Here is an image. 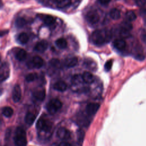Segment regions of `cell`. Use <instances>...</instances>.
Masks as SVG:
<instances>
[{
	"label": "cell",
	"instance_id": "52a82bcc",
	"mask_svg": "<svg viewBox=\"0 0 146 146\" xmlns=\"http://www.w3.org/2000/svg\"><path fill=\"white\" fill-rule=\"evenodd\" d=\"M43 65V59L39 56H35L33 58L31 61L28 63L29 66L31 67H34L36 68H40Z\"/></svg>",
	"mask_w": 146,
	"mask_h": 146
},
{
	"label": "cell",
	"instance_id": "8992f818",
	"mask_svg": "<svg viewBox=\"0 0 146 146\" xmlns=\"http://www.w3.org/2000/svg\"><path fill=\"white\" fill-rule=\"evenodd\" d=\"M86 20L90 23H96L99 21V15L96 10L89 11L86 15Z\"/></svg>",
	"mask_w": 146,
	"mask_h": 146
},
{
	"label": "cell",
	"instance_id": "30bf717a",
	"mask_svg": "<svg viewBox=\"0 0 146 146\" xmlns=\"http://www.w3.org/2000/svg\"><path fill=\"white\" fill-rule=\"evenodd\" d=\"M56 135L59 138L63 140H67L71 136L70 131L64 127L59 128L56 132Z\"/></svg>",
	"mask_w": 146,
	"mask_h": 146
},
{
	"label": "cell",
	"instance_id": "60d3db41",
	"mask_svg": "<svg viewBox=\"0 0 146 146\" xmlns=\"http://www.w3.org/2000/svg\"><path fill=\"white\" fill-rule=\"evenodd\" d=\"M3 6V3H2V1L1 0H0V8L2 7Z\"/></svg>",
	"mask_w": 146,
	"mask_h": 146
},
{
	"label": "cell",
	"instance_id": "3957f363",
	"mask_svg": "<svg viewBox=\"0 0 146 146\" xmlns=\"http://www.w3.org/2000/svg\"><path fill=\"white\" fill-rule=\"evenodd\" d=\"M36 127L38 129L44 132H49L52 127V123L48 120L41 117L38 120Z\"/></svg>",
	"mask_w": 146,
	"mask_h": 146
},
{
	"label": "cell",
	"instance_id": "44dd1931",
	"mask_svg": "<svg viewBox=\"0 0 146 146\" xmlns=\"http://www.w3.org/2000/svg\"><path fill=\"white\" fill-rule=\"evenodd\" d=\"M71 0H56V5L59 8H64L70 5Z\"/></svg>",
	"mask_w": 146,
	"mask_h": 146
},
{
	"label": "cell",
	"instance_id": "4dcf8cb0",
	"mask_svg": "<svg viewBox=\"0 0 146 146\" xmlns=\"http://www.w3.org/2000/svg\"><path fill=\"white\" fill-rule=\"evenodd\" d=\"M38 78V75L36 73H30L26 76V80L28 82H31L35 80Z\"/></svg>",
	"mask_w": 146,
	"mask_h": 146
},
{
	"label": "cell",
	"instance_id": "d590c367",
	"mask_svg": "<svg viewBox=\"0 0 146 146\" xmlns=\"http://www.w3.org/2000/svg\"><path fill=\"white\" fill-rule=\"evenodd\" d=\"M140 38L142 41L146 44V31H143L140 34Z\"/></svg>",
	"mask_w": 146,
	"mask_h": 146
},
{
	"label": "cell",
	"instance_id": "f546056e",
	"mask_svg": "<svg viewBox=\"0 0 146 146\" xmlns=\"http://www.w3.org/2000/svg\"><path fill=\"white\" fill-rule=\"evenodd\" d=\"M85 133L82 129H79L77 131V138L78 140L80 143H82L84 138Z\"/></svg>",
	"mask_w": 146,
	"mask_h": 146
},
{
	"label": "cell",
	"instance_id": "5b68a950",
	"mask_svg": "<svg viewBox=\"0 0 146 146\" xmlns=\"http://www.w3.org/2000/svg\"><path fill=\"white\" fill-rule=\"evenodd\" d=\"M10 75V68L7 63H3L0 66V82L6 80Z\"/></svg>",
	"mask_w": 146,
	"mask_h": 146
},
{
	"label": "cell",
	"instance_id": "4316f807",
	"mask_svg": "<svg viewBox=\"0 0 146 146\" xmlns=\"http://www.w3.org/2000/svg\"><path fill=\"white\" fill-rule=\"evenodd\" d=\"M125 18L129 22L133 21L136 19V15L134 11H133L132 10H129V11H128L126 12Z\"/></svg>",
	"mask_w": 146,
	"mask_h": 146
},
{
	"label": "cell",
	"instance_id": "484cf974",
	"mask_svg": "<svg viewBox=\"0 0 146 146\" xmlns=\"http://www.w3.org/2000/svg\"><path fill=\"white\" fill-rule=\"evenodd\" d=\"M132 25L128 21H123L120 24V28L127 31H129L132 29Z\"/></svg>",
	"mask_w": 146,
	"mask_h": 146
},
{
	"label": "cell",
	"instance_id": "ab89813d",
	"mask_svg": "<svg viewBox=\"0 0 146 146\" xmlns=\"http://www.w3.org/2000/svg\"><path fill=\"white\" fill-rule=\"evenodd\" d=\"M146 14V9H141L140 10V14Z\"/></svg>",
	"mask_w": 146,
	"mask_h": 146
},
{
	"label": "cell",
	"instance_id": "603a6c76",
	"mask_svg": "<svg viewBox=\"0 0 146 146\" xmlns=\"http://www.w3.org/2000/svg\"><path fill=\"white\" fill-rule=\"evenodd\" d=\"M110 15L112 19L114 20H117L119 19L120 17V12L118 9L113 8L110 11Z\"/></svg>",
	"mask_w": 146,
	"mask_h": 146
},
{
	"label": "cell",
	"instance_id": "e0dca14e",
	"mask_svg": "<svg viewBox=\"0 0 146 146\" xmlns=\"http://www.w3.org/2000/svg\"><path fill=\"white\" fill-rule=\"evenodd\" d=\"M42 19L44 23L47 26H52L55 22V18L50 15H44L42 17Z\"/></svg>",
	"mask_w": 146,
	"mask_h": 146
},
{
	"label": "cell",
	"instance_id": "9a60e30c",
	"mask_svg": "<svg viewBox=\"0 0 146 146\" xmlns=\"http://www.w3.org/2000/svg\"><path fill=\"white\" fill-rule=\"evenodd\" d=\"M53 87L56 91L63 92L67 90V86L65 82H64L63 81H59V82H56L54 84Z\"/></svg>",
	"mask_w": 146,
	"mask_h": 146
},
{
	"label": "cell",
	"instance_id": "1f68e13d",
	"mask_svg": "<svg viewBox=\"0 0 146 146\" xmlns=\"http://www.w3.org/2000/svg\"><path fill=\"white\" fill-rule=\"evenodd\" d=\"M119 34H120V36L123 38H128L130 35L129 31H127V30H123L121 29L119 31Z\"/></svg>",
	"mask_w": 146,
	"mask_h": 146
},
{
	"label": "cell",
	"instance_id": "7a4b0ae2",
	"mask_svg": "<svg viewBox=\"0 0 146 146\" xmlns=\"http://www.w3.org/2000/svg\"><path fill=\"white\" fill-rule=\"evenodd\" d=\"M14 141L17 146H25L26 145V135L23 128L21 127L17 128L14 136Z\"/></svg>",
	"mask_w": 146,
	"mask_h": 146
},
{
	"label": "cell",
	"instance_id": "5bb4252c",
	"mask_svg": "<svg viewBox=\"0 0 146 146\" xmlns=\"http://www.w3.org/2000/svg\"><path fill=\"white\" fill-rule=\"evenodd\" d=\"M33 96L38 100L42 101L44 99L46 96V91L44 89H40L36 90L33 93Z\"/></svg>",
	"mask_w": 146,
	"mask_h": 146
},
{
	"label": "cell",
	"instance_id": "836d02e7",
	"mask_svg": "<svg viewBox=\"0 0 146 146\" xmlns=\"http://www.w3.org/2000/svg\"><path fill=\"white\" fill-rule=\"evenodd\" d=\"M112 65V60H109L107 61L104 64L105 70L107 71H108L109 70H110V69L111 68Z\"/></svg>",
	"mask_w": 146,
	"mask_h": 146
},
{
	"label": "cell",
	"instance_id": "ac0fdd59",
	"mask_svg": "<svg viewBox=\"0 0 146 146\" xmlns=\"http://www.w3.org/2000/svg\"><path fill=\"white\" fill-rule=\"evenodd\" d=\"M15 58L19 61L24 60L27 56V52L24 49H19L15 53Z\"/></svg>",
	"mask_w": 146,
	"mask_h": 146
},
{
	"label": "cell",
	"instance_id": "cb8c5ba5",
	"mask_svg": "<svg viewBox=\"0 0 146 146\" xmlns=\"http://www.w3.org/2000/svg\"><path fill=\"white\" fill-rule=\"evenodd\" d=\"M29 36L25 33H21L18 36V40L21 44H25L29 40Z\"/></svg>",
	"mask_w": 146,
	"mask_h": 146
},
{
	"label": "cell",
	"instance_id": "4fadbf2b",
	"mask_svg": "<svg viewBox=\"0 0 146 146\" xmlns=\"http://www.w3.org/2000/svg\"><path fill=\"white\" fill-rule=\"evenodd\" d=\"M77 63H78V58L75 56L67 58L66 59H65L64 62V66L68 68L74 67L77 64Z\"/></svg>",
	"mask_w": 146,
	"mask_h": 146
},
{
	"label": "cell",
	"instance_id": "d6986e66",
	"mask_svg": "<svg viewBox=\"0 0 146 146\" xmlns=\"http://www.w3.org/2000/svg\"><path fill=\"white\" fill-rule=\"evenodd\" d=\"M55 44L58 48L60 49H64L67 47V42L64 38H59L55 41Z\"/></svg>",
	"mask_w": 146,
	"mask_h": 146
},
{
	"label": "cell",
	"instance_id": "8d00e7d4",
	"mask_svg": "<svg viewBox=\"0 0 146 146\" xmlns=\"http://www.w3.org/2000/svg\"><path fill=\"white\" fill-rule=\"evenodd\" d=\"M98 1L102 5H106V4H108L111 0H98Z\"/></svg>",
	"mask_w": 146,
	"mask_h": 146
},
{
	"label": "cell",
	"instance_id": "f1b7e54d",
	"mask_svg": "<svg viewBox=\"0 0 146 146\" xmlns=\"http://www.w3.org/2000/svg\"><path fill=\"white\" fill-rule=\"evenodd\" d=\"M49 63L51 66L55 68H59L61 67L60 62L58 59H52L51 60H50Z\"/></svg>",
	"mask_w": 146,
	"mask_h": 146
},
{
	"label": "cell",
	"instance_id": "d6a6232c",
	"mask_svg": "<svg viewBox=\"0 0 146 146\" xmlns=\"http://www.w3.org/2000/svg\"><path fill=\"white\" fill-rule=\"evenodd\" d=\"M82 116L83 117H81V116H80V117H79L78 121L79 122V124H83V125L88 124V121L87 117H85V116Z\"/></svg>",
	"mask_w": 146,
	"mask_h": 146
},
{
	"label": "cell",
	"instance_id": "2e32d148",
	"mask_svg": "<svg viewBox=\"0 0 146 146\" xmlns=\"http://www.w3.org/2000/svg\"><path fill=\"white\" fill-rule=\"evenodd\" d=\"M82 76L83 80L84 83H87V84H90L94 82V78L92 75V74H91L89 72H83Z\"/></svg>",
	"mask_w": 146,
	"mask_h": 146
},
{
	"label": "cell",
	"instance_id": "ba28073f",
	"mask_svg": "<svg viewBox=\"0 0 146 146\" xmlns=\"http://www.w3.org/2000/svg\"><path fill=\"white\" fill-rule=\"evenodd\" d=\"M100 108V105L96 103H91L87 105L86 108V113L89 115L95 114Z\"/></svg>",
	"mask_w": 146,
	"mask_h": 146
},
{
	"label": "cell",
	"instance_id": "6da1fadb",
	"mask_svg": "<svg viewBox=\"0 0 146 146\" xmlns=\"http://www.w3.org/2000/svg\"><path fill=\"white\" fill-rule=\"evenodd\" d=\"M112 38V32L108 29H100L94 31L91 35V40L97 46H101L110 41Z\"/></svg>",
	"mask_w": 146,
	"mask_h": 146
},
{
	"label": "cell",
	"instance_id": "8fae6325",
	"mask_svg": "<svg viewBox=\"0 0 146 146\" xmlns=\"http://www.w3.org/2000/svg\"><path fill=\"white\" fill-rule=\"evenodd\" d=\"M48 47V43L46 40H42L38 42L34 47V50L39 52H43L46 50Z\"/></svg>",
	"mask_w": 146,
	"mask_h": 146
},
{
	"label": "cell",
	"instance_id": "7402d4cb",
	"mask_svg": "<svg viewBox=\"0 0 146 146\" xmlns=\"http://www.w3.org/2000/svg\"><path fill=\"white\" fill-rule=\"evenodd\" d=\"M35 120V115L31 112H28L26 115L25 120V122L28 124H32Z\"/></svg>",
	"mask_w": 146,
	"mask_h": 146
},
{
	"label": "cell",
	"instance_id": "83f0119b",
	"mask_svg": "<svg viewBox=\"0 0 146 146\" xmlns=\"http://www.w3.org/2000/svg\"><path fill=\"white\" fill-rule=\"evenodd\" d=\"M26 21L23 18L19 17L16 19L15 25L17 27H22L26 24Z\"/></svg>",
	"mask_w": 146,
	"mask_h": 146
},
{
	"label": "cell",
	"instance_id": "277c9868",
	"mask_svg": "<svg viewBox=\"0 0 146 146\" xmlns=\"http://www.w3.org/2000/svg\"><path fill=\"white\" fill-rule=\"evenodd\" d=\"M62 106V102L58 99H53L51 100L47 104V110L51 114H54Z\"/></svg>",
	"mask_w": 146,
	"mask_h": 146
},
{
	"label": "cell",
	"instance_id": "f35d334b",
	"mask_svg": "<svg viewBox=\"0 0 146 146\" xmlns=\"http://www.w3.org/2000/svg\"><path fill=\"white\" fill-rule=\"evenodd\" d=\"M8 33L7 30H3V31H0V36H2L4 35L5 34H7Z\"/></svg>",
	"mask_w": 146,
	"mask_h": 146
},
{
	"label": "cell",
	"instance_id": "74e56055",
	"mask_svg": "<svg viewBox=\"0 0 146 146\" xmlns=\"http://www.w3.org/2000/svg\"><path fill=\"white\" fill-rule=\"evenodd\" d=\"M59 146H71V145L70 143H67V142L63 141V142H61V143L59 144Z\"/></svg>",
	"mask_w": 146,
	"mask_h": 146
},
{
	"label": "cell",
	"instance_id": "7c38bea8",
	"mask_svg": "<svg viewBox=\"0 0 146 146\" xmlns=\"http://www.w3.org/2000/svg\"><path fill=\"white\" fill-rule=\"evenodd\" d=\"M113 46L119 50H122L126 46V42L123 39H116L113 41Z\"/></svg>",
	"mask_w": 146,
	"mask_h": 146
},
{
	"label": "cell",
	"instance_id": "ffe728a7",
	"mask_svg": "<svg viewBox=\"0 0 146 146\" xmlns=\"http://www.w3.org/2000/svg\"><path fill=\"white\" fill-rule=\"evenodd\" d=\"M72 83L74 85H79L84 83L82 76L79 74H76L72 78Z\"/></svg>",
	"mask_w": 146,
	"mask_h": 146
},
{
	"label": "cell",
	"instance_id": "d4e9b609",
	"mask_svg": "<svg viewBox=\"0 0 146 146\" xmlns=\"http://www.w3.org/2000/svg\"><path fill=\"white\" fill-rule=\"evenodd\" d=\"M14 113V111L10 107H5L2 110V113L3 115L7 117H10Z\"/></svg>",
	"mask_w": 146,
	"mask_h": 146
},
{
	"label": "cell",
	"instance_id": "9c48e42d",
	"mask_svg": "<svg viewBox=\"0 0 146 146\" xmlns=\"http://www.w3.org/2000/svg\"><path fill=\"white\" fill-rule=\"evenodd\" d=\"M22 95V92H21V88L20 87V86L19 84H16L13 90V95H12V98L13 100L15 103L18 102L21 98Z\"/></svg>",
	"mask_w": 146,
	"mask_h": 146
},
{
	"label": "cell",
	"instance_id": "e575fe53",
	"mask_svg": "<svg viewBox=\"0 0 146 146\" xmlns=\"http://www.w3.org/2000/svg\"><path fill=\"white\" fill-rule=\"evenodd\" d=\"M134 2L139 7H143L146 4V0H134Z\"/></svg>",
	"mask_w": 146,
	"mask_h": 146
}]
</instances>
